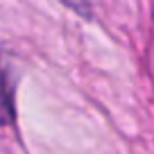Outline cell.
<instances>
[{"label": "cell", "mask_w": 154, "mask_h": 154, "mask_svg": "<svg viewBox=\"0 0 154 154\" xmlns=\"http://www.w3.org/2000/svg\"><path fill=\"white\" fill-rule=\"evenodd\" d=\"M16 118L14 109V82H11V72L0 59V127L11 125Z\"/></svg>", "instance_id": "obj_1"}]
</instances>
